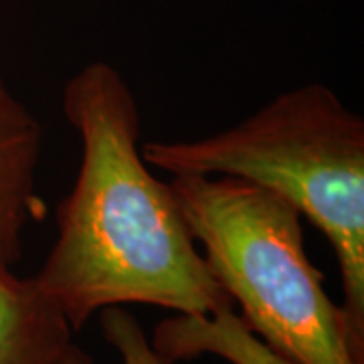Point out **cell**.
<instances>
[{
	"label": "cell",
	"mask_w": 364,
	"mask_h": 364,
	"mask_svg": "<svg viewBox=\"0 0 364 364\" xmlns=\"http://www.w3.org/2000/svg\"><path fill=\"white\" fill-rule=\"evenodd\" d=\"M63 116L77 132L81 160L35 282L73 332L124 304L188 316L235 308L196 249L170 184L144 160L138 104L116 67L93 61L79 69L63 87Z\"/></svg>",
	"instance_id": "6da1fadb"
},
{
	"label": "cell",
	"mask_w": 364,
	"mask_h": 364,
	"mask_svg": "<svg viewBox=\"0 0 364 364\" xmlns=\"http://www.w3.org/2000/svg\"><path fill=\"white\" fill-rule=\"evenodd\" d=\"M144 160L172 176H229L275 193L334 249L342 318L364 363V119L322 83L279 93L229 130L152 140Z\"/></svg>",
	"instance_id": "7a4b0ae2"
},
{
	"label": "cell",
	"mask_w": 364,
	"mask_h": 364,
	"mask_svg": "<svg viewBox=\"0 0 364 364\" xmlns=\"http://www.w3.org/2000/svg\"><path fill=\"white\" fill-rule=\"evenodd\" d=\"M168 184L210 273L265 344L298 364H364L306 253L298 208L229 176Z\"/></svg>",
	"instance_id": "3957f363"
},
{
	"label": "cell",
	"mask_w": 364,
	"mask_h": 364,
	"mask_svg": "<svg viewBox=\"0 0 364 364\" xmlns=\"http://www.w3.org/2000/svg\"><path fill=\"white\" fill-rule=\"evenodd\" d=\"M43 130L39 119L0 73V263L23 257V235L39 215L37 195Z\"/></svg>",
	"instance_id": "277c9868"
},
{
	"label": "cell",
	"mask_w": 364,
	"mask_h": 364,
	"mask_svg": "<svg viewBox=\"0 0 364 364\" xmlns=\"http://www.w3.org/2000/svg\"><path fill=\"white\" fill-rule=\"evenodd\" d=\"M73 328L35 277L0 263V364H59Z\"/></svg>",
	"instance_id": "5b68a950"
},
{
	"label": "cell",
	"mask_w": 364,
	"mask_h": 364,
	"mask_svg": "<svg viewBox=\"0 0 364 364\" xmlns=\"http://www.w3.org/2000/svg\"><path fill=\"white\" fill-rule=\"evenodd\" d=\"M152 348L166 364L205 354L229 364H298L272 348L249 328L235 308L217 314H176L154 328Z\"/></svg>",
	"instance_id": "8992f818"
},
{
	"label": "cell",
	"mask_w": 364,
	"mask_h": 364,
	"mask_svg": "<svg viewBox=\"0 0 364 364\" xmlns=\"http://www.w3.org/2000/svg\"><path fill=\"white\" fill-rule=\"evenodd\" d=\"M102 330L104 338L119 352L122 364H166L154 352L142 326L128 310H124V306L102 310ZM59 364H93V360L85 350L71 344Z\"/></svg>",
	"instance_id": "52a82bcc"
}]
</instances>
